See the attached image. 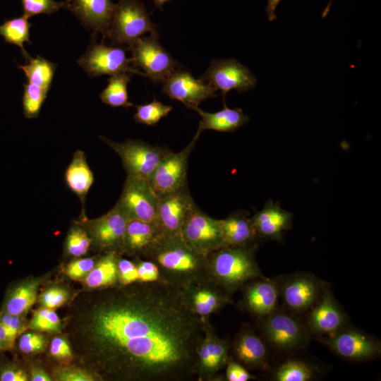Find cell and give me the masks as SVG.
<instances>
[{"label": "cell", "mask_w": 381, "mask_h": 381, "mask_svg": "<svg viewBox=\"0 0 381 381\" xmlns=\"http://www.w3.org/2000/svg\"><path fill=\"white\" fill-rule=\"evenodd\" d=\"M102 302L93 331L107 374L140 381L198 380L204 322L182 289L163 282H135Z\"/></svg>", "instance_id": "1"}, {"label": "cell", "mask_w": 381, "mask_h": 381, "mask_svg": "<svg viewBox=\"0 0 381 381\" xmlns=\"http://www.w3.org/2000/svg\"><path fill=\"white\" fill-rule=\"evenodd\" d=\"M145 260L157 266L161 282L180 289L208 279L207 255L189 246L180 234L164 236Z\"/></svg>", "instance_id": "2"}, {"label": "cell", "mask_w": 381, "mask_h": 381, "mask_svg": "<svg viewBox=\"0 0 381 381\" xmlns=\"http://www.w3.org/2000/svg\"><path fill=\"white\" fill-rule=\"evenodd\" d=\"M257 248L224 246L208 254V279L232 296L248 282L265 277L255 259Z\"/></svg>", "instance_id": "3"}, {"label": "cell", "mask_w": 381, "mask_h": 381, "mask_svg": "<svg viewBox=\"0 0 381 381\" xmlns=\"http://www.w3.org/2000/svg\"><path fill=\"white\" fill-rule=\"evenodd\" d=\"M145 33L157 35L145 7L139 0H119L107 33L112 44H132Z\"/></svg>", "instance_id": "4"}, {"label": "cell", "mask_w": 381, "mask_h": 381, "mask_svg": "<svg viewBox=\"0 0 381 381\" xmlns=\"http://www.w3.org/2000/svg\"><path fill=\"white\" fill-rule=\"evenodd\" d=\"M133 66L154 82H163L179 65L160 44L158 35L141 37L129 45Z\"/></svg>", "instance_id": "5"}, {"label": "cell", "mask_w": 381, "mask_h": 381, "mask_svg": "<svg viewBox=\"0 0 381 381\" xmlns=\"http://www.w3.org/2000/svg\"><path fill=\"white\" fill-rule=\"evenodd\" d=\"M100 138L120 157L127 176L148 181L160 161L171 151L142 140H127L117 143L105 137L100 136Z\"/></svg>", "instance_id": "6"}, {"label": "cell", "mask_w": 381, "mask_h": 381, "mask_svg": "<svg viewBox=\"0 0 381 381\" xmlns=\"http://www.w3.org/2000/svg\"><path fill=\"white\" fill-rule=\"evenodd\" d=\"M179 234L189 246L204 255L225 246L219 219L210 217L196 205L186 215Z\"/></svg>", "instance_id": "7"}, {"label": "cell", "mask_w": 381, "mask_h": 381, "mask_svg": "<svg viewBox=\"0 0 381 381\" xmlns=\"http://www.w3.org/2000/svg\"><path fill=\"white\" fill-rule=\"evenodd\" d=\"M77 63L90 77L111 76L121 73L145 76L133 66L131 59L126 56L123 47L107 46L96 42L90 43Z\"/></svg>", "instance_id": "8"}, {"label": "cell", "mask_w": 381, "mask_h": 381, "mask_svg": "<svg viewBox=\"0 0 381 381\" xmlns=\"http://www.w3.org/2000/svg\"><path fill=\"white\" fill-rule=\"evenodd\" d=\"M201 133L196 131L191 141L181 151H170L160 161L149 182L159 198L187 185L188 157Z\"/></svg>", "instance_id": "9"}, {"label": "cell", "mask_w": 381, "mask_h": 381, "mask_svg": "<svg viewBox=\"0 0 381 381\" xmlns=\"http://www.w3.org/2000/svg\"><path fill=\"white\" fill-rule=\"evenodd\" d=\"M200 78L216 92L219 90L224 102L229 91L241 93L255 87L257 83L250 70L233 59L212 60Z\"/></svg>", "instance_id": "10"}, {"label": "cell", "mask_w": 381, "mask_h": 381, "mask_svg": "<svg viewBox=\"0 0 381 381\" xmlns=\"http://www.w3.org/2000/svg\"><path fill=\"white\" fill-rule=\"evenodd\" d=\"M158 197L148 180L127 176L117 203L129 219L157 224Z\"/></svg>", "instance_id": "11"}, {"label": "cell", "mask_w": 381, "mask_h": 381, "mask_svg": "<svg viewBox=\"0 0 381 381\" xmlns=\"http://www.w3.org/2000/svg\"><path fill=\"white\" fill-rule=\"evenodd\" d=\"M320 339L337 355L349 360L372 359L377 357L381 351L377 340L356 329L343 328Z\"/></svg>", "instance_id": "12"}, {"label": "cell", "mask_w": 381, "mask_h": 381, "mask_svg": "<svg viewBox=\"0 0 381 381\" xmlns=\"http://www.w3.org/2000/svg\"><path fill=\"white\" fill-rule=\"evenodd\" d=\"M182 295L189 310L202 321L233 303L231 296L209 279L190 284L182 289Z\"/></svg>", "instance_id": "13"}, {"label": "cell", "mask_w": 381, "mask_h": 381, "mask_svg": "<svg viewBox=\"0 0 381 381\" xmlns=\"http://www.w3.org/2000/svg\"><path fill=\"white\" fill-rule=\"evenodd\" d=\"M195 205L187 185L159 197L157 224L164 236L179 234L186 215Z\"/></svg>", "instance_id": "14"}, {"label": "cell", "mask_w": 381, "mask_h": 381, "mask_svg": "<svg viewBox=\"0 0 381 381\" xmlns=\"http://www.w3.org/2000/svg\"><path fill=\"white\" fill-rule=\"evenodd\" d=\"M162 92L171 99L182 102L194 110L210 97H217L216 91L190 72L177 69L163 81Z\"/></svg>", "instance_id": "15"}, {"label": "cell", "mask_w": 381, "mask_h": 381, "mask_svg": "<svg viewBox=\"0 0 381 381\" xmlns=\"http://www.w3.org/2000/svg\"><path fill=\"white\" fill-rule=\"evenodd\" d=\"M263 329L269 342L282 350L299 347L307 339L304 327L295 317L277 310L265 317Z\"/></svg>", "instance_id": "16"}, {"label": "cell", "mask_w": 381, "mask_h": 381, "mask_svg": "<svg viewBox=\"0 0 381 381\" xmlns=\"http://www.w3.org/2000/svg\"><path fill=\"white\" fill-rule=\"evenodd\" d=\"M280 281L277 278L253 279L242 288L241 306L252 315L265 318L277 310Z\"/></svg>", "instance_id": "17"}, {"label": "cell", "mask_w": 381, "mask_h": 381, "mask_svg": "<svg viewBox=\"0 0 381 381\" xmlns=\"http://www.w3.org/2000/svg\"><path fill=\"white\" fill-rule=\"evenodd\" d=\"M129 217L116 203L107 213L95 219L91 231L97 244L109 252H123L124 237Z\"/></svg>", "instance_id": "18"}, {"label": "cell", "mask_w": 381, "mask_h": 381, "mask_svg": "<svg viewBox=\"0 0 381 381\" xmlns=\"http://www.w3.org/2000/svg\"><path fill=\"white\" fill-rule=\"evenodd\" d=\"M280 294L288 308L301 312L312 307L320 297L322 285L317 278L308 274L289 277L279 285Z\"/></svg>", "instance_id": "19"}, {"label": "cell", "mask_w": 381, "mask_h": 381, "mask_svg": "<svg viewBox=\"0 0 381 381\" xmlns=\"http://www.w3.org/2000/svg\"><path fill=\"white\" fill-rule=\"evenodd\" d=\"M66 8L71 11L87 29L99 32L103 37L107 33L115 9L111 0H66Z\"/></svg>", "instance_id": "20"}, {"label": "cell", "mask_w": 381, "mask_h": 381, "mask_svg": "<svg viewBox=\"0 0 381 381\" xmlns=\"http://www.w3.org/2000/svg\"><path fill=\"white\" fill-rule=\"evenodd\" d=\"M308 317L310 330L323 337L330 336L344 328L345 316L332 294L323 291Z\"/></svg>", "instance_id": "21"}, {"label": "cell", "mask_w": 381, "mask_h": 381, "mask_svg": "<svg viewBox=\"0 0 381 381\" xmlns=\"http://www.w3.org/2000/svg\"><path fill=\"white\" fill-rule=\"evenodd\" d=\"M250 219L258 238L282 241L283 232L292 227L293 214L268 200Z\"/></svg>", "instance_id": "22"}, {"label": "cell", "mask_w": 381, "mask_h": 381, "mask_svg": "<svg viewBox=\"0 0 381 381\" xmlns=\"http://www.w3.org/2000/svg\"><path fill=\"white\" fill-rule=\"evenodd\" d=\"M163 237L164 235L157 224L129 219L123 251L133 255L137 258L145 259Z\"/></svg>", "instance_id": "23"}, {"label": "cell", "mask_w": 381, "mask_h": 381, "mask_svg": "<svg viewBox=\"0 0 381 381\" xmlns=\"http://www.w3.org/2000/svg\"><path fill=\"white\" fill-rule=\"evenodd\" d=\"M225 246H250L258 239L248 212L237 211L219 219Z\"/></svg>", "instance_id": "24"}, {"label": "cell", "mask_w": 381, "mask_h": 381, "mask_svg": "<svg viewBox=\"0 0 381 381\" xmlns=\"http://www.w3.org/2000/svg\"><path fill=\"white\" fill-rule=\"evenodd\" d=\"M233 353L238 361L248 368H259L267 362V348L253 331L243 329L236 335L233 343Z\"/></svg>", "instance_id": "25"}, {"label": "cell", "mask_w": 381, "mask_h": 381, "mask_svg": "<svg viewBox=\"0 0 381 381\" xmlns=\"http://www.w3.org/2000/svg\"><path fill=\"white\" fill-rule=\"evenodd\" d=\"M200 116L198 130L202 133L205 130L219 132H234L249 121V117L243 114L241 109L227 107L224 102L223 109L216 112H207L198 107L194 109Z\"/></svg>", "instance_id": "26"}, {"label": "cell", "mask_w": 381, "mask_h": 381, "mask_svg": "<svg viewBox=\"0 0 381 381\" xmlns=\"http://www.w3.org/2000/svg\"><path fill=\"white\" fill-rule=\"evenodd\" d=\"M65 181L69 189L81 199L87 194L94 182V176L83 152L78 150L75 152L66 170Z\"/></svg>", "instance_id": "27"}, {"label": "cell", "mask_w": 381, "mask_h": 381, "mask_svg": "<svg viewBox=\"0 0 381 381\" xmlns=\"http://www.w3.org/2000/svg\"><path fill=\"white\" fill-rule=\"evenodd\" d=\"M118 254L109 252L101 258L85 278L90 288L113 286L119 283Z\"/></svg>", "instance_id": "28"}, {"label": "cell", "mask_w": 381, "mask_h": 381, "mask_svg": "<svg viewBox=\"0 0 381 381\" xmlns=\"http://www.w3.org/2000/svg\"><path fill=\"white\" fill-rule=\"evenodd\" d=\"M29 17L25 15L6 20L0 25V36L4 38L6 43L18 46L27 62L32 56L24 47V43H30V29L31 24Z\"/></svg>", "instance_id": "29"}, {"label": "cell", "mask_w": 381, "mask_h": 381, "mask_svg": "<svg viewBox=\"0 0 381 381\" xmlns=\"http://www.w3.org/2000/svg\"><path fill=\"white\" fill-rule=\"evenodd\" d=\"M37 289V282H25L16 286L8 295L4 311L13 315H22L35 303Z\"/></svg>", "instance_id": "30"}, {"label": "cell", "mask_w": 381, "mask_h": 381, "mask_svg": "<svg viewBox=\"0 0 381 381\" xmlns=\"http://www.w3.org/2000/svg\"><path fill=\"white\" fill-rule=\"evenodd\" d=\"M131 75L121 73L111 75L107 80V85L99 94L102 102L112 107H134L128 100L127 90Z\"/></svg>", "instance_id": "31"}, {"label": "cell", "mask_w": 381, "mask_h": 381, "mask_svg": "<svg viewBox=\"0 0 381 381\" xmlns=\"http://www.w3.org/2000/svg\"><path fill=\"white\" fill-rule=\"evenodd\" d=\"M18 68L24 73L28 83L49 89L51 87L56 64L40 56L31 57Z\"/></svg>", "instance_id": "32"}, {"label": "cell", "mask_w": 381, "mask_h": 381, "mask_svg": "<svg viewBox=\"0 0 381 381\" xmlns=\"http://www.w3.org/2000/svg\"><path fill=\"white\" fill-rule=\"evenodd\" d=\"M23 107L28 119L37 118L47 98L49 89L33 83L23 84Z\"/></svg>", "instance_id": "33"}, {"label": "cell", "mask_w": 381, "mask_h": 381, "mask_svg": "<svg viewBox=\"0 0 381 381\" xmlns=\"http://www.w3.org/2000/svg\"><path fill=\"white\" fill-rule=\"evenodd\" d=\"M134 107L136 108L134 114L135 122L147 126L155 125L173 109L172 106L164 104L155 98L151 102Z\"/></svg>", "instance_id": "34"}, {"label": "cell", "mask_w": 381, "mask_h": 381, "mask_svg": "<svg viewBox=\"0 0 381 381\" xmlns=\"http://www.w3.org/2000/svg\"><path fill=\"white\" fill-rule=\"evenodd\" d=\"M313 373V368L307 363L289 360L277 368L274 378L277 381H307L311 379Z\"/></svg>", "instance_id": "35"}, {"label": "cell", "mask_w": 381, "mask_h": 381, "mask_svg": "<svg viewBox=\"0 0 381 381\" xmlns=\"http://www.w3.org/2000/svg\"><path fill=\"white\" fill-rule=\"evenodd\" d=\"M198 380H213L217 375L214 370L212 350L207 334L204 329V337L198 348Z\"/></svg>", "instance_id": "36"}, {"label": "cell", "mask_w": 381, "mask_h": 381, "mask_svg": "<svg viewBox=\"0 0 381 381\" xmlns=\"http://www.w3.org/2000/svg\"><path fill=\"white\" fill-rule=\"evenodd\" d=\"M23 14L30 18L34 16L46 14L51 15L61 8H66L65 1L54 0H20Z\"/></svg>", "instance_id": "37"}, {"label": "cell", "mask_w": 381, "mask_h": 381, "mask_svg": "<svg viewBox=\"0 0 381 381\" xmlns=\"http://www.w3.org/2000/svg\"><path fill=\"white\" fill-rule=\"evenodd\" d=\"M30 327L37 331L57 332L60 320L53 309L43 308L34 313Z\"/></svg>", "instance_id": "38"}, {"label": "cell", "mask_w": 381, "mask_h": 381, "mask_svg": "<svg viewBox=\"0 0 381 381\" xmlns=\"http://www.w3.org/2000/svg\"><path fill=\"white\" fill-rule=\"evenodd\" d=\"M92 239L82 229H73L66 239V249L73 256H80L87 253Z\"/></svg>", "instance_id": "39"}, {"label": "cell", "mask_w": 381, "mask_h": 381, "mask_svg": "<svg viewBox=\"0 0 381 381\" xmlns=\"http://www.w3.org/2000/svg\"><path fill=\"white\" fill-rule=\"evenodd\" d=\"M119 283L122 286L138 282V272L135 262L123 258H118Z\"/></svg>", "instance_id": "40"}, {"label": "cell", "mask_w": 381, "mask_h": 381, "mask_svg": "<svg viewBox=\"0 0 381 381\" xmlns=\"http://www.w3.org/2000/svg\"><path fill=\"white\" fill-rule=\"evenodd\" d=\"M68 296V294L64 289L53 287L43 292L40 298V303L43 308L54 309L65 303Z\"/></svg>", "instance_id": "41"}, {"label": "cell", "mask_w": 381, "mask_h": 381, "mask_svg": "<svg viewBox=\"0 0 381 381\" xmlns=\"http://www.w3.org/2000/svg\"><path fill=\"white\" fill-rule=\"evenodd\" d=\"M138 272V282H161L157 266L150 260L137 258L135 262Z\"/></svg>", "instance_id": "42"}, {"label": "cell", "mask_w": 381, "mask_h": 381, "mask_svg": "<svg viewBox=\"0 0 381 381\" xmlns=\"http://www.w3.org/2000/svg\"><path fill=\"white\" fill-rule=\"evenodd\" d=\"M18 346L23 353H35L44 349L45 340L44 337L40 334L28 332L20 337Z\"/></svg>", "instance_id": "43"}, {"label": "cell", "mask_w": 381, "mask_h": 381, "mask_svg": "<svg viewBox=\"0 0 381 381\" xmlns=\"http://www.w3.org/2000/svg\"><path fill=\"white\" fill-rule=\"evenodd\" d=\"M226 367V378L228 381H248L255 379L242 364L231 357H229Z\"/></svg>", "instance_id": "44"}, {"label": "cell", "mask_w": 381, "mask_h": 381, "mask_svg": "<svg viewBox=\"0 0 381 381\" xmlns=\"http://www.w3.org/2000/svg\"><path fill=\"white\" fill-rule=\"evenodd\" d=\"M95 265L92 258H84L69 263L66 273L73 279H80L87 274Z\"/></svg>", "instance_id": "45"}, {"label": "cell", "mask_w": 381, "mask_h": 381, "mask_svg": "<svg viewBox=\"0 0 381 381\" xmlns=\"http://www.w3.org/2000/svg\"><path fill=\"white\" fill-rule=\"evenodd\" d=\"M56 378L60 381H92L94 376L87 372L74 368H64L56 373Z\"/></svg>", "instance_id": "46"}, {"label": "cell", "mask_w": 381, "mask_h": 381, "mask_svg": "<svg viewBox=\"0 0 381 381\" xmlns=\"http://www.w3.org/2000/svg\"><path fill=\"white\" fill-rule=\"evenodd\" d=\"M51 354L59 359H68L72 356L71 350L67 341L60 337L52 339L50 345Z\"/></svg>", "instance_id": "47"}, {"label": "cell", "mask_w": 381, "mask_h": 381, "mask_svg": "<svg viewBox=\"0 0 381 381\" xmlns=\"http://www.w3.org/2000/svg\"><path fill=\"white\" fill-rule=\"evenodd\" d=\"M0 321L16 338L23 331V325L21 315H13L3 311L0 313Z\"/></svg>", "instance_id": "48"}, {"label": "cell", "mask_w": 381, "mask_h": 381, "mask_svg": "<svg viewBox=\"0 0 381 381\" xmlns=\"http://www.w3.org/2000/svg\"><path fill=\"white\" fill-rule=\"evenodd\" d=\"M1 381H27L28 375L23 370L7 365L0 370Z\"/></svg>", "instance_id": "49"}, {"label": "cell", "mask_w": 381, "mask_h": 381, "mask_svg": "<svg viewBox=\"0 0 381 381\" xmlns=\"http://www.w3.org/2000/svg\"><path fill=\"white\" fill-rule=\"evenodd\" d=\"M16 337L0 321V344L2 349H10L13 346Z\"/></svg>", "instance_id": "50"}, {"label": "cell", "mask_w": 381, "mask_h": 381, "mask_svg": "<svg viewBox=\"0 0 381 381\" xmlns=\"http://www.w3.org/2000/svg\"><path fill=\"white\" fill-rule=\"evenodd\" d=\"M282 0H268L266 6V13L270 21H273L277 18L276 8Z\"/></svg>", "instance_id": "51"}, {"label": "cell", "mask_w": 381, "mask_h": 381, "mask_svg": "<svg viewBox=\"0 0 381 381\" xmlns=\"http://www.w3.org/2000/svg\"><path fill=\"white\" fill-rule=\"evenodd\" d=\"M32 381H50L52 379L42 369L34 368L31 373Z\"/></svg>", "instance_id": "52"}, {"label": "cell", "mask_w": 381, "mask_h": 381, "mask_svg": "<svg viewBox=\"0 0 381 381\" xmlns=\"http://www.w3.org/2000/svg\"><path fill=\"white\" fill-rule=\"evenodd\" d=\"M170 0H153L155 5L158 8H162L164 4Z\"/></svg>", "instance_id": "53"}, {"label": "cell", "mask_w": 381, "mask_h": 381, "mask_svg": "<svg viewBox=\"0 0 381 381\" xmlns=\"http://www.w3.org/2000/svg\"><path fill=\"white\" fill-rule=\"evenodd\" d=\"M1 349H1V344H0V351H1Z\"/></svg>", "instance_id": "54"}]
</instances>
